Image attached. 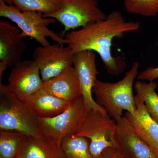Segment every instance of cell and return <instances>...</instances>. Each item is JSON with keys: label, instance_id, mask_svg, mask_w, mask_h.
I'll use <instances>...</instances> for the list:
<instances>
[{"label": "cell", "instance_id": "cell-12", "mask_svg": "<svg viewBox=\"0 0 158 158\" xmlns=\"http://www.w3.org/2000/svg\"><path fill=\"white\" fill-rule=\"evenodd\" d=\"M116 121L115 143L124 158H158L124 116Z\"/></svg>", "mask_w": 158, "mask_h": 158}, {"label": "cell", "instance_id": "cell-18", "mask_svg": "<svg viewBox=\"0 0 158 158\" xmlns=\"http://www.w3.org/2000/svg\"><path fill=\"white\" fill-rule=\"evenodd\" d=\"M89 139L73 136L62 140L59 146L60 158H94L89 150Z\"/></svg>", "mask_w": 158, "mask_h": 158}, {"label": "cell", "instance_id": "cell-1", "mask_svg": "<svg viewBox=\"0 0 158 158\" xmlns=\"http://www.w3.org/2000/svg\"><path fill=\"white\" fill-rule=\"evenodd\" d=\"M140 26L139 22L127 21L120 12L114 11L106 19L69 31L64 38L73 55L85 50L97 52L108 73L116 76L124 71L127 64L122 57L112 54L113 40L125 33L138 31Z\"/></svg>", "mask_w": 158, "mask_h": 158}, {"label": "cell", "instance_id": "cell-17", "mask_svg": "<svg viewBox=\"0 0 158 158\" xmlns=\"http://www.w3.org/2000/svg\"><path fill=\"white\" fill-rule=\"evenodd\" d=\"M29 136L14 131L0 130V158H17Z\"/></svg>", "mask_w": 158, "mask_h": 158}, {"label": "cell", "instance_id": "cell-7", "mask_svg": "<svg viewBox=\"0 0 158 158\" xmlns=\"http://www.w3.org/2000/svg\"><path fill=\"white\" fill-rule=\"evenodd\" d=\"M60 10L45 17L52 18L64 27L62 34L106 19L97 0H61Z\"/></svg>", "mask_w": 158, "mask_h": 158}, {"label": "cell", "instance_id": "cell-21", "mask_svg": "<svg viewBox=\"0 0 158 158\" xmlns=\"http://www.w3.org/2000/svg\"><path fill=\"white\" fill-rule=\"evenodd\" d=\"M127 12L145 17H154L158 14V0H123Z\"/></svg>", "mask_w": 158, "mask_h": 158}, {"label": "cell", "instance_id": "cell-10", "mask_svg": "<svg viewBox=\"0 0 158 158\" xmlns=\"http://www.w3.org/2000/svg\"><path fill=\"white\" fill-rule=\"evenodd\" d=\"M43 84L39 66L33 59L13 65L8 78L9 88L21 99L41 89Z\"/></svg>", "mask_w": 158, "mask_h": 158}, {"label": "cell", "instance_id": "cell-13", "mask_svg": "<svg viewBox=\"0 0 158 158\" xmlns=\"http://www.w3.org/2000/svg\"><path fill=\"white\" fill-rule=\"evenodd\" d=\"M135 97L136 106L135 115L126 112L124 117L158 158V123L148 112L141 97L137 94Z\"/></svg>", "mask_w": 158, "mask_h": 158}, {"label": "cell", "instance_id": "cell-20", "mask_svg": "<svg viewBox=\"0 0 158 158\" xmlns=\"http://www.w3.org/2000/svg\"><path fill=\"white\" fill-rule=\"evenodd\" d=\"M14 6L21 11L40 12L46 16L59 11L61 0H14Z\"/></svg>", "mask_w": 158, "mask_h": 158}, {"label": "cell", "instance_id": "cell-11", "mask_svg": "<svg viewBox=\"0 0 158 158\" xmlns=\"http://www.w3.org/2000/svg\"><path fill=\"white\" fill-rule=\"evenodd\" d=\"M21 32L17 26L7 21L0 20V83L6 68L20 62L27 49Z\"/></svg>", "mask_w": 158, "mask_h": 158}, {"label": "cell", "instance_id": "cell-19", "mask_svg": "<svg viewBox=\"0 0 158 158\" xmlns=\"http://www.w3.org/2000/svg\"><path fill=\"white\" fill-rule=\"evenodd\" d=\"M157 86L154 81L146 83L138 81L134 85L136 93L144 101L148 112L158 123V95L156 91Z\"/></svg>", "mask_w": 158, "mask_h": 158}, {"label": "cell", "instance_id": "cell-9", "mask_svg": "<svg viewBox=\"0 0 158 158\" xmlns=\"http://www.w3.org/2000/svg\"><path fill=\"white\" fill-rule=\"evenodd\" d=\"M95 52L90 50L81 51L74 54L73 67L78 79L82 97L88 110H98L108 114L103 107L94 99L93 88L99 74L97 68Z\"/></svg>", "mask_w": 158, "mask_h": 158}, {"label": "cell", "instance_id": "cell-8", "mask_svg": "<svg viewBox=\"0 0 158 158\" xmlns=\"http://www.w3.org/2000/svg\"><path fill=\"white\" fill-rule=\"evenodd\" d=\"M58 43L40 46L33 53V59L39 66L43 82L57 76L73 66V54L68 46Z\"/></svg>", "mask_w": 158, "mask_h": 158}, {"label": "cell", "instance_id": "cell-23", "mask_svg": "<svg viewBox=\"0 0 158 158\" xmlns=\"http://www.w3.org/2000/svg\"><path fill=\"white\" fill-rule=\"evenodd\" d=\"M99 158H124L117 148L110 147L105 148Z\"/></svg>", "mask_w": 158, "mask_h": 158}, {"label": "cell", "instance_id": "cell-26", "mask_svg": "<svg viewBox=\"0 0 158 158\" xmlns=\"http://www.w3.org/2000/svg\"></svg>", "mask_w": 158, "mask_h": 158}, {"label": "cell", "instance_id": "cell-2", "mask_svg": "<svg viewBox=\"0 0 158 158\" xmlns=\"http://www.w3.org/2000/svg\"><path fill=\"white\" fill-rule=\"evenodd\" d=\"M139 67V62L135 61L119 81L107 83L97 79L94 86L93 92L96 102L104 108L109 116L115 121L123 116L124 110L133 115L135 113L133 87Z\"/></svg>", "mask_w": 158, "mask_h": 158}, {"label": "cell", "instance_id": "cell-25", "mask_svg": "<svg viewBox=\"0 0 158 158\" xmlns=\"http://www.w3.org/2000/svg\"><path fill=\"white\" fill-rule=\"evenodd\" d=\"M17 158H22L20 156H19V157H18Z\"/></svg>", "mask_w": 158, "mask_h": 158}, {"label": "cell", "instance_id": "cell-22", "mask_svg": "<svg viewBox=\"0 0 158 158\" xmlns=\"http://www.w3.org/2000/svg\"><path fill=\"white\" fill-rule=\"evenodd\" d=\"M157 45L158 47V40L157 42ZM137 79L139 81H152L158 79V66L156 67L150 66L145 70L142 71L140 73H138Z\"/></svg>", "mask_w": 158, "mask_h": 158}, {"label": "cell", "instance_id": "cell-6", "mask_svg": "<svg viewBox=\"0 0 158 158\" xmlns=\"http://www.w3.org/2000/svg\"><path fill=\"white\" fill-rule=\"evenodd\" d=\"M116 126V121L108 114L89 110L75 136L88 138L90 154L94 158H99L105 148H117L115 141Z\"/></svg>", "mask_w": 158, "mask_h": 158}, {"label": "cell", "instance_id": "cell-5", "mask_svg": "<svg viewBox=\"0 0 158 158\" xmlns=\"http://www.w3.org/2000/svg\"><path fill=\"white\" fill-rule=\"evenodd\" d=\"M88 110L83 97L71 103L62 113L52 118L38 117L40 135L59 147L62 140L75 136Z\"/></svg>", "mask_w": 158, "mask_h": 158}, {"label": "cell", "instance_id": "cell-4", "mask_svg": "<svg viewBox=\"0 0 158 158\" xmlns=\"http://www.w3.org/2000/svg\"><path fill=\"white\" fill-rule=\"evenodd\" d=\"M0 16L10 20L16 24L21 31V37L33 38L42 46L51 44L48 40L60 44H66L65 38L48 28L56 20L52 18L45 17L42 13L35 11H22L13 5H9L0 0Z\"/></svg>", "mask_w": 158, "mask_h": 158}, {"label": "cell", "instance_id": "cell-15", "mask_svg": "<svg viewBox=\"0 0 158 158\" xmlns=\"http://www.w3.org/2000/svg\"><path fill=\"white\" fill-rule=\"evenodd\" d=\"M21 100L37 117L43 118H52L57 116L63 112L71 103L42 89Z\"/></svg>", "mask_w": 158, "mask_h": 158}, {"label": "cell", "instance_id": "cell-24", "mask_svg": "<svg viewBox=\"0 0 158 158\" xmlns=\"http://www.w3.org/2000/svg\"><path fill=\"white\" fill-rule=\"evenodd\" d=\"M5 3L9 5H12L14 0H3Z\"/></svg>", "mask_w": 158, "mask_h": 158}, {"label": "cell", "instance_id": "cell-16", "mask_svg": "<svg viewBox=\"0 0 158 158\" xmlns=\"http://www.w3.org/2000/svg\"><path fill=\"white\" fill-rule=\"evenodd\" d=\"M22 158H60L59 147L43 137L29 136L20 154Z\"/></svg>", "mask_w": 158, "mask_h": 158}, {"label": "cell", "instance_id": "cell-14", "mask_svg": "<svg viewBox=\"0 0 158 158\" xmlns=\"http://www.w3.org/2000/svg\"><path fill=\"white\" fill-rule=\"evenodd\" d=\"M41 89L69 103L82 96L81 86L73 66L57 76L43 82Z\"/></svg>", "mask_w": 158, "mask_h": 158}, {"label": "cell", "instance_id": "cell-3", "mask_svg": "<svg viewBox=\"0 0 158 158\" xmlns=\"http://www.w3.org/2000/svg\"><path fill=\"white\" fill-rule=\"evenodd\" d=\"M0 130L14 131L34 137H43L38 117L8 85L0 83Z\"/></svg>", "mask_w": 158, "mask_h": 158}]
</instances>
